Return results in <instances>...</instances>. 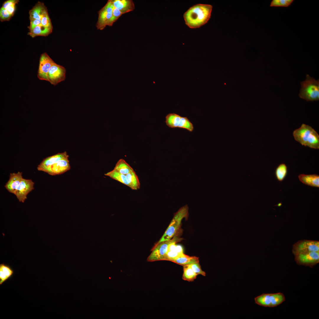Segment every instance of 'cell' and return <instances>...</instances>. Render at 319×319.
<instances>
[{"label":"cell","mask_w":319,"mask_h":319,"mask_svg":"<svg viewBox=\"0 0 319 319\" xmlns=\"http://www.w3.org/2000/svg\"><path fill=\"white\" fill-rule=\"evenodd\" d=\"M212 8L211 5L198 4L191 7L184 14L185 24L190 28H199L210 18Z\"/></svg>","instance_id":"6da1fadb"},{"label":"cell","mask_w":319,"mask_h":319,"mask_svg":"<svg viewBox=\"0 0 319 319\" xmlns=\"http://www.w3.org/2000/svg\"><path fill=\"white\" fill-rule=\"evenodd\" d=\"M295 139L302 145L314 149H319V136L311 126L302 124L293 131Z\"/></svg>","instance_id":"7a4b0ae2"},{"label":"cell","mask_w":319,"mask_h":319,"mask_svg":"<svg viewBox=\"0 0 319 319\" xmlns=\"http://www.w3.org/2000/svg\"><path fill=\"white\" fill-rule=\"evenodd\" d=\"M301 88L299 94V97L307 101L319 100V80H316L309 74L306 79L300 83Z\"/></svg>","instance_id":"3957f363"},{"label":"cell","mask_w":319,"mask_h":319,"mask_svg":"<svg viewBox=\"0 0 319 319\" xmlns=\"http://www.w3.org/2000/svg\"><path fill=\"white\" fill-rule=\"evenodd\" d=\"M188 207L187 205L181 207L176 213L170 225L163 236L157 243L171 239L175 236L179 230L183 218H188Z\"/></svg>","instance_id":"277c9868"},{"label":"cell","mask_w":319,"mask_h":319,"mask_svg":"<svg viewBox=\"0 0 319 319\" xmlns=\"http://www.w3.org/2000/svg\"><path fill=\"white\" fill-rule=\"evenodd\" d=\"M182 238L175 236L172 239L156 243L152 250L150 255L147 258L148 262L165 260L168 247L170 244L174 242H178L182 240Z\"/></svg>","instance_id":"5b68a950"},{"label":"cell","mask_w":319,"mask_h":319,"mask_svg":"<svg viewBox=\"0 0 319 319\" xmlns=\"http://www.w3.org/2000/svg\"><path fill=\"white\" fill-rule=\"evenodd\" d=\"M255 303L263 307H274L280 305L285 300L284 294L280 292L263 294L254 298Z\"/></svg>","instance_id":"8992f818"},{"label":"cell","mask_w":319,"mask_h":319,"mask_svg":"<svg viewBox=\"0 0 319 319\" xmlns=\"http://www.w3.org/2000/svg\"><path fill=\"white\" fill-rule=\"evenodd\" d=\"M166 125L172 128L185 129L192 132L194 129L192 123L187 117H182L176 113H170L165 117Z\"/></svg>","instance_id":"52a82bcc"},{"label":"cell","mask_w":319,"mask_h":319,"mask_svg":"<svg viewBox=\"0 0 319 319\" xmlns=\"http://www.w3.org/2000/svg\"><path fill=\"white\" fill-rule=\"evenodd\" d=\"M113 7L111 0H109L99 10L98 20L96 24L97 29L102 30L107 26H111L113 25L112 23Z\"/></svg>","instance_id":"ba28073f"},{"label":"cell","mask_w":319,"mask_h":319,"mask_svg":"<svg viewBox=\"0 0 319 319\" xmlns=\"http://www.w3.org/2000/svg\"><path fill=\"white\" fill-rule=\"evenodd\" d=\"M310 252H319V241L303 240L298 241L293 245L292 252L294 255Z\"/></svg>","instance_id":"9c48e42d"},{"label":"cell","mask_w":319,"mask_h":319,"mask_svg":"<svg viewBox=\"0 0 319 319\" xmlns=\"http://www.w3.org/2000/svg\"><path fill=\"white\" fill-rule=\"evenodd\" d=\"M66 70L62 66L54 62L49 69L48 74V81L54 86L66 79Z\"/></svg>","instance_id":"30bf717a"},{"label":"cell","mask_w":319,"mask_h":319,"mask_svg":"<svg viewBox=\"0 0 319 319\" xmlns=\"http://www.w3.org/2000/svg\"><path fill=\"white\" fill-rule=\"evenodd\" d=\"M297 263L312 267L319 262V252L300 253L295 255Z\"/></svg>","instance_id":"8fae6325"},{"label":"cell","mask_w":319,"mask_h":319,"mask_svg":"<svg viewBox=\"0 0 319 319\" xmlns=\"http://www.w3.org/2000/svg\"><path fill=\"white\" fill-rule=\"evenodd\" d=\"M54 61L45 53L41 54L39 62L37 77L40 80L48 81V74Z\"/></svg>","instance_id":"7c38bea8"},{"label":"cell","mask_w":319,"mask_h":319,"mask_svg":"<svg viewBox=\"0 0 319 319\" xmlns=\"http://www.w3.org/2000/svg\"><path fill=\"white\" fill-rule=\"evenodd\" d=\"M34 185L31 179L22 178L14 194L19 202H24L28 194L34 189Z\"/></svg>","instance_id":"4fadbf2b"},{"label":"cell","mask_w":319,"mask_h":319,"mask_svg":"<svg viewBox=\"0 0 319 319\" xmlns=\"http://www.w3.org/2000/svg\"><path fill=\"white\" fill-rule=\"evenodd\" d=\"M69 157L63 158L51 165L46 171L45 173L51 175L62 174L70 169L68 159Z\"/></svg>","instance_id":"5bb4252c"},{"label":"cell","mask_w":319,"mask_h":319,"mask_svg":"<svg viewBox=\"0 0 319 319\" xmlns=\"http://www.w3.org/2000/svg\"><path fill=\"white\" fill-rule=\"evenodd\" d=\"M69 157L67 152L58 153L44 159L38 165L37 169L39 171L45 172L53 164L59 160Z\"/></svg>","instance_id":"9a60e30c"},{"label":"cell","mask_w":319,"mask_h":319,"mask_svg":"<svg viewBox=\"0 0 319 319\" xmlns=\"http://www.w3.org/2000/svg\"><path fill=\"white\" fill-rule=\"evenodd\" d=\"M23 178L22 172L10 173L9 180L4 185L5 188L8 192L15 194Z\"/></svg>","instance_id":"2e32d148"},{"label":"cell","mask_w":319,"mask_h":319,"mask_svg":"<svg viewBox=\"0 0 319 319\" xmlns=\"http://www.w3.org/2000/svg\"><path fill=\"white\" fill-rule=\"evenodd\" d=\"M113 6L123 14L133 11L134 3L132 0H111Z\"/></svg>","instance_id":"e0dca14e"},{"label":"cell","mask_w":319,"mask_h":319,"mask_svg":"<svg viewBox=\"0 0 319 319\" xmlns=\"http://www.w3.org/2000/svg\"><path fill=\"white\" fill-rule=\"evenodd\" d=\"M298 178L300 181L305 185L319 187V176L318 175L302 174L298 176Z\"/></svg>","instance_id":"ac0fdd59"},{"label":"cell","mask_w":319,"mask_h":319,"mask_svg":"<svg viewBox=\"0 0 319 319\" xmlns=\"http://www.w3.org/2000/svg\"><path fill=\"white\" fill-rule=\"evenodd\" d=\"M47 8L43 3L38 2L29 11V18L31 19L41 20Z\"/></svg>","instance_id":"d6986e66"},{"label":"cell","mask_w":319,"mask_h":319,"mask_svg":"<svg viewBox=\"0 0 319 319\" xmlns=\"http://www.w3.org/2000/svg\"><path fill=\"white\" fill-rule=\"evenodd\" d=\"M14 273V271L10 266L4 263L0 264V285L11 278Z\"/></svg>","instance_id":"ffe728a7"},{"label":"cell","mask_w":319,"mask_h":319,"mask_svg":"<svg viewBox=\"0 0 319 319\" xmlns=\"http://www.w3.org/2000/svg\"><path fill=\"white\" fill-rule=\"evenodd\" d=\"M172 262L183 266L193 263L199 262V258L196 256H190L183 254L179 256Z\"/></svg>","instance_id":"44dd1931"},{"label":"cell","mask_w":319,"mask_h":319,"mask_svg":"<svg viewBox=\"0 0 319 319\" xmlns=\"http://www.w3.org/2000/svg\"><path fill=\"white\" fill-rule=\"evenodd\" d=\"M52 31V29L40 25L30 30L28 35L32 38H34L38 36H46L51 33Z\"/></svg>","instance_id":"7402d4cb"},{"label":"cell","mask_w":319,"mask_h":319,"mask_svg":"<svg viewBox=\"0 0 319 319\" xmlns=\"http://www.w3.org/2000/svg\"><path fill=\"white\" fill-rule=\"evenodd\" d=\"M114 169L119 173L126 175L134 171L133 168L123 159H120L116 164Z\"/></svg>","instance_id":"603a6c76"},{"label":"cell","mask_w":319,"mask_h":319,"mask_svg":"<svg viewBox=\"0 0 319 319\" xmlns=\"http://www.w3.org/2000/svg\"><path fill=\"white\" fill-rule=\"evenodd\" d=\"M183 266V274L182 279L188 281H192L195 279L197 275L192 270L189 265Z\"/></svg>","instance_id":"cb8c5ba5"},{"label":"cell","mask_w":319,"mask_h":319,"mask_svg":"<svg viewBox=\"0 0 319 319\" xmlns=\"http://www.w3.org/2000/svg\"><path fill=\"white\" fill-rule=\"evenodd\" d=\"M287 174V167L284 163H281L276 167L275 171V175L277 180L280 182L283 181Z\"/></svg>","instance_id":"d4e9b609"},{"label":"cell","mask_w":319,"mask_h":319,"mask_svg":"<svg viewBox=\"0 0 319 319\" xmlns=\"http://www.w3.org/2000/svg\"><path fill=\"white\" fill-rule=\"evenodd\" d=\"M293 0H272L270 6L271 7H288L293 2Z\"/></svg>","instance_id":"484cf974"},{"label":"cell","mask_w":319,"mask_h":319,"mask_svg":"<svg viewBox=\"0 0 319 319\" xmlns=\"http://www.w3.org/2000/svg\"><path fill=\"white\" fill-rule=\"evenodd\" d=\"M41 25L53 30L51 20L49 17L47 9L44 12L41 19Z\"/></svg>","instance_id":"4316f807"},{"label":"cell","mask_w":319,"mask_h":319,"mask_svg":"<svg viewBox=\"0 0 319 319\" xmlns=\"http://www.w3.org/2000/svg\"><path fill=\"white\" fill-rule=\"evenodd\" d=\"M189 265L192 270L197 275L201 274L204 276H206V273L202 270L199 262L193 263Z\"/></svg>","instance_id":"83f0119b"},{"label":"cell","mask_w":319,"mask_h":319,"mask_svg":"<svg viewBox=\"0 0 319 319\" xmlns=\"http://www.w3.org/2000/svg\"><path fill=\"white\" fill-rule=\"evenodd\" d=\"M12 16L6 9L2 7L0 10V19L1 22L9 20Z\"/></svg>","instance_id":"f1b7e54d"},{"label":"cell","mask_w":319,"mask_h":319,"mask_svg":"<svg viewBox=\"0 0 319 319\" xmlns=\"http://www.w3.org/2000/svg\"><path fill=\"white\" fill-rule=\"evenodd\" d=\"M181 255H180L176 250H168L166 254L165 260L172 261L173 260Z\"/></svg>","instance_id":"f546056e"},{"label":"cell","mask_w":319,"mask_h":319,"mask_svg":"<svg viewBox=\"0 0 319 319\" xmlns=\"http://www.w3.org/2000/svg\"><path fill=\"white\" fill-rule=\"evenodd\" d=\"M123 14L121 12L115 7L113 6L112 11V23L113 24L117 19Z\"/></svg>","instance_id":"4dcf8cb0"},{"label":"cell","mask_w":319,"mask_h":319,"mask_svg":"<svg viewBox=\"0 0 319 319\" xmlns=\"http://www.w3.org/2000/svg\"><path fill=\"white\" fill-rule=\"evenodd\" d=\"M30 25L28 27L29 30L33 29L36 26L41 25V20L34 19H30Z\"/></svg>","instance_id":"1f68e13d"},{"label":"cell","mask_w":319,"mask_h":319,"mask_svg":"<svg viewBox=\"0 0 319 319\" xmlns=\"http://www.w3.org/2000/svg\"><path fill=\"white\" fill-rule=\"evenodd\" d=\"M19 0H9L5 1L3 4L2 8L5 9L8 6L13 4H18Z\"/></svg>","instance_id":"d6a6232c"},{"label":"cell","mask_w":319,"mask_h":319,"mask_svg":"<svg viewBox=\"0 0 319 319\" xmlns=\"http://www.w3.org/2000/svg\"><path fill=\"white\" fill-rule=\"evenodd\" d=\"M16 5L13 4L9 6L5 9L12 16L13 15L15 10Z\"/></svg>","instance_id":"836d02e7"},{"label":"cell","mask_w":319,"mask_h":319,"mask_svg":"<svg viewBox=\"0 0 319 319\" xmlns=\"http://www.w3.org/2000/svg\"><path fill=\"white\" fill-rule=\"evenodd\" d=\"M176 250L180 255L184 254L183 247L180 245H176Z\"/></svg>","instance_id":"e575fe53"}]
</instances>
